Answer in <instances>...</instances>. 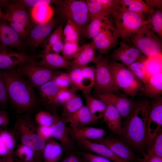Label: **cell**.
Instances as JSON below:
<instances>
[{
  "label": "cell",
  "mask_w": 162,
  "mask_h": 162,
  "mask_svg": "<svg viewBox=\"0 0 162 162\" xmlns=\"http://www.w3.org/2000/svg\"><path fill=\"white\" fill-rule=\"evenodd\" d=\"M28 8L32 18L35 23L45 22L52 18L53 10L50 5Z\"/></svg>",
  "instance_id": "d6a6232c"
},
{
  "label": "cell",
  "mask_w": 162,
  "mask_h": 162,
  "mask_svg": "<svg viewBox=\"0 0 162 162\" xmlns=\"http://www.w3.org/2000/svg\"><path fill=\"white\" fill-rule=\"evenodd\" d=\"M38 125L29 114H16L12 132L20 144L31 148L34 153L35 162H42V153L46 140L38 134Z\"/></svg>",
  "instance_id": "3957f363"
},
{
  "label": "cell",
  "mask_w": 162,
  "mask_h": 162,
  "mask_svg": "<svg viewBox=\"0 0 162 162\" xmlns=\"http://www.w3.org/2000/svg\"><path fill=\"white\" fill-rule=\"evenodd\" d=\"M18 1L28 8L50 5H57L60 0H18Z\"/></svg>",
  "instance_id": "7dc6e473"
},
{
  "label": "cell",
  "mask_w": 162,
  "mask_h": 162,
  "mask_svg": "<svg viewBox=\"0 0 162 162\" xmlns=\"http://www.w3.org/2000/svg\"><path fill=\"white\" fill-rule=\"evenodd\" d=\"M0 44L6 47L15 49L26 53L25 45L17 32L5 19L0 20Z\"/></svg>",
  "instance_id": "ac0fdd59"
},
{
  "label": "cell",
  "mask_w": 162,
  "mask_h": 162,
  "mask_svg": "<svg viewBox=\"0 0 162 162\" xmlns=\"http://www.w3.org/2000/svg\"><path fill=\"white\" fill-rule=\"evenodd\" d=\"M142 92L146 96L153 99L161 96L162 94V72L156 73L144 84Z\"/></svg>",
  "instance_id": "f546056e"
},
{
  "label": "cell",
  "mask_w": 162,
  "mask_h": 162,
  "mask_svg": "<svg viewBox=\"0 0 162 162\" xmlns=\"http://www.w3.org/2000/svg\"><path fill=\"white\" fill-rule=\"evenodd\" d=\"M0 108H1L0 105Z\"/></svg>",
  "instance_id": "03108f58"
},
{
  "label": "cell",
  "mask_w": 162,
  "mask_h": 162,
  "mask_svg": "<svg viewBox=\"0 0 162 162\" xmlns=\"http://www.w3.org/2000/svg\"><path fill=\"white\" fill-rule=\"evenodd\" d=\"M153 99L150 103L147 119L146 148L162 132V98L160 96Z\"/></svg>",
  "instance_id": "4fadbf2b"
},
{
  "label": "cell",
  "mask_w": 162,
  "mask_h": 162,
  "mask_svg": "<svg viewBox=\"0 0 162 162\" xmlns=\"http://www.w3.org/2000/svg\"><path fill=\"white\" fill-rule=\"evenodd\" d=\"M77 91L72 86L71 88L60 89L56 98L55 103L56 107L59 106H63L76 94Z\"/></svg>",
  "instance_id": "f6af8a7d"
},
{
  "label": "cell",
  "mask_w": 162,
  "mask_h": 162,
  "mask_svg": "<svg viewBox=\"0 0 162 162\" xmlns=\"http://www.w3.org/2000/svg\"><path fill=\"white\" fill-rule=\"evenodd\" d=\"M5 47H4L3 46H2V45H1L0 44V48H5Z\"/></svg>",
  "instance_id": "6125c7cd"
},
{
  "label": "cell",
  "mask_w": 162,
  "mask_h": 162,
  "mask_svg": "<svg viewBox=\"0 0 162 162\" xmlns=\"http://www.w3.org/2000/svg\"><path fill=\"white\" fill-rule=\"evenodd\" d=\"M16 139L11 132L2 130L0 133V156L2 157L13 154Z\"/></svg>",
  "instance_id": "1f68e13d"
},
{
  "label": "cell",
  "mask_w": 162,
  "mask_h": 162,
  "mask_svg": "<svg viewBox=\"0 0 162 162\" xmlns=\"http://www.w3.org/2000/svg\"><path fill=\"white\" fill-rule=\"evenodd\" d=\"M118 38L114 24L111 21L92 39L91 43L95 50L103 56L115 47Z\"/></svg>",
  "instance_id": "2e32d148"
},
{
  "label": "cell",
  "mask_w": 162,
  "mask_h": 162,
  "mask_svg": "<svg viewBox=\"0 0 162 162\" xmlns=\"http://www.w3.org/2000/svg\"><path fill=\"white\" fill-rule=\"evenodd\" d=\"M111 22L109 17L100 14L93 15L91 16L90 22L82 36L87 38L92 39Z\"/></svg>",
  "instance_id": "4316f807"
},
{
  "label": "cell",
  "mask_w": 162,
  "mask_h": 162,
  "mask_svg": "<svg viewBox=\"0 0 162 162\" xmlns=\"http://www.w3.org/2000/svg\"><path fill=\"white\" fill-rule=\"evenodd\" d=\"M41 59L38 63L39 65L52 70L65 69L68 70L71 68L72 62L65 58L59 54L49 52L41 53L37 55V58Z\"/></svg>",
  "instance_id": "603a6c76"
},
{
  "label": "cell",
  "mask_w": 162,
  "mask_h": 162,
  "mask_svg": "<svg viewBox=\"0 0 162 162\" xmlns=\"http://www.w3.org/2000/svg\"><path fill=\"white\" fill-rule=\"evenodd\" d=\"M63 148L60 143L51 138L46 141L42 153L43 162H58L62 157Z\"/></svg>",
  "instance_id": "83f0119b"
},
{
  "label": "cell",
  "mask_w": 162,
  "mask_h": 162,
  "mask_svg": "<svg viewBox=\"0 0 162 162\" xmlns=\"http://www.w3.org/2000/svg\"><path fill=\"white\" fill-rule=\"evenodd\" d=\"M1 8L0 7V20L4 19V14L2 11Z\"/></svg>",
  "instance_id": "91938a15"
},
{
  "label": "cell",
  "mask_w": 162,
  "mask_h": 162,
  "mask_svg": "<svg viewBox=\"0 0 162 162\" xmlns=\"http://www.w3.org/2000/svg\"><path fill=\"white\" fill-rule=\"evenodd\" d=\"M90 140L106 146L117 156L127 161L140 162L142 160L124 141L117 136H109Z\"/></svg>",
  "instance_id": "9a60e30c"
},
{
  "label": "cell",
  "mask_w": 162,
  "mask_h": 162,
  "mask_svg": "<svg viewBox=\"0 0 162 162\" xmlns=\"http://www.w3.org/2000/svg\"><path fill=\"white\" fill-rule=\"evenodd\" d=\"M119 4L126 10L137 13H147L149 14L154 10L150 9L142 0H119Z\"/></svg>",
  "instance_id": "e575fe53"
},
{
  "label": "cell",
  "mask_w": 162,
  "mask_h": 162,
  "mask_svg": "<svg viewBox=\"0 0 162 162\" xmlns=\"http://www.w3.org/2000/svg\"><path fill=\"white\" fill-rule=\"evenodd\" d=\"M0 162H1V159L0 158Z\"/></svg>",
  "instance_id": "be15d7a7"
},
{
  "label": "cell",
  "mask_w": 162,
  "mask_h": 162,
  "mask_svg": "<svg viewBox=\"0 0 162 162\" xmlns=\"http://www.w3.org/2000/svg\"><path fill=\"white\" fill-rule=\"evenodd\" d=\"M5 82L8 97L16 114H31L38 109L39 101L34 86L26 79L20 75L14 68L0 70Z\"/></svg>",
  "instance_id": "6da1fadb"
},
{
  "label": "cell",
  "mask_w": 162,
  "mask_h": 162,
  "mask_svg": "<svg viewBox=\"0 0 162 162\" xmlns=\"http://www.w3.org/2000/svg\"><path fill=\"white\" fill-rule=\"evenodd\" d=\"M2 130H0V133L1 132V131Z\"/></svg>",
  "instance_id": "e7e4bbea"
},
{
  "label": "cell",
  "mask_w": 162,
  "mask_h": 162,
  "mask_svg": "<svg viewBox=\"0 0 162 162\" xmlns=\"http://www.w3.org/2000/svg\"><path fill=\"white\" fill-rule=\"evenodd\" d=\"M61 162H82L78 156L71 154L66 157Z\"/></svg>",
  "instance_id": "9f6ffc18"
},
{
  "label": "cell",
  "mask_w": 162,
  "mask_h": 162,
  "mask_svg": "<svg viewBox=\"0 0 162 162\" xmlns=\"http://www.w3.org/2000/svg\"><path fill=\"white\" fill-rule=\"evenodd\" d=\"M63 28L62 38L63 42H79L82 34L79 28L73 22L67 20Z\"/></svg>",
  "instance_id": "d590c367"
},
{
  "label": "cell",
  "mask_w": 162,
  "mask_h": 162,
  "mask_svg": "<svg viewBox=\"0 0 162 162\" xmlns=\"http://www.w3.org/2000/svg\"><path fill=\"white\" fill-rule=\"evenodd\" d=\"M64 43L61 52L62 56L71 61L74 58L79 51L81 46L78 42H66Z\"/></svg>",
  "instance_id": "ee69618b"
},
{
  "label": "cell",
  "mask_w": 162,
  "mask_h": 162,
  "mask_svg": "<svg viewBox=\"0 0 162 162\" xmlns=\"http://www.w3.org/2000/svg\"><path fill=\"white\" fill-rule=\"evenodd\" d=\"M36 58L18 65L14 68L17 73L37 88L54 79L60 72L38 64Z\"/></svg>",
  "instance_id": "ba28073f"
},
{
  "label": "cell",
  "mask_w": 162,
  "mask_h": 162,
  "mask_svg": "<svg viewBox=\"0 0 162 162\" xmlns=\"http://www.w3.org/2000/svg\"><path fill=\"white\" fill-rule=\"evenodd\" d=\"M52 113L54 115L55 119L53 123L50 127L51 138L58 140L63 148L66 150H72L74 143L70 129L66 126L64 119L59 116L56 111Z\"/></svg>",
  "instance_id": "e0dca14e"
},
{
  "label": "cell",
  "mask_w": 162,
  "mask_h": 162,
  "mask_svg": "<svg viewBox=\"0 0 162 162\" xmlns=\"http://www.w3.org/2000/svg\"><path fill=\"white\" fill-rule=\"evenodd\" d=\"M108 64L114 83L120 91L133 97L142 91L143 84L126 66L111 60Z\"/></svg>",
  "instance_id": "5b68a950"
},
{
  "label": "cell",
  "mask_w": 162,
  "mask_h": 162,
  "mask_svg": "<svg viewBox=\"0 0 162 162\" xmlns=\"http://www.w3.org/2000/svg\"><path fill=\"white\" fill-rule=\"evenodd\" d=\"M113 17L117 36L118 38L123 39L130 38L148 25L143 14L131 12L120 5L115 12Z\"/></svg>",
  "instance_id": "52a82bcc"
},
{
  "label": "cell",
  "mask_w": 162,
  "mask_h": 162,
  "mask_svg": "<svg viewBox=\"0 0 162 162\" xmlns=\"http://www.w3.org/2000/svg\"><path fill=\"white\" fill-rule=\"evenodd\" d=\"M150 104L147 100L138 102L131 113L122 122L120 138L143 156L145 154L147 122Z\"/></svg>",
  "instance_id": "7a4b0ae2"
},
{
  "label": "cell",
  "mask_w": 162,
  "mask_h": 162,
  "mask_svg": "<svg viewBox=\"0 0 162 162\" xmlns=\"http://www.w3.org/2000/svg\"><path fill=\"white\" fill-rule=\"evenodd\" d=\"M146 72L150 77L154 74L162 72V54L147 58L145 64Z\"/></svg>",
  "instance_id": "b9f144b4"
},
{
  "label": "cell",
  "mask_w": 162,
  "mask_h": 162,
  "mask_svg": "<svg viewBox=\"0 0 162 162\" xmlns=\"http://www.w3.org/2000/svg\"><path fill=\"white\" fill-rule=\"evenodd\" d=\"M37 58V55L0 48V70H11L16 66Z\"/></svg>",
  "instance_id": "ffe728a7"
},
{
  "label": "cell",
  "mask_w": 162,
  "mask_h": 162,
  "mask_svg": "<svg viewBox=\"0 0 162 162\" xmlns=\"http://www.w3.org/2000/svg\"><path fill=\"white\" fill-rule=\"evenodd\" d=\"M72 86L77 90L89 93L95 83V67L88 65L71 68L68 72Z\"/></svg>",
  "instance_id": "7c38bea8"
},
{
  "label": "cell",
  "mask_w": 162,
  "mask_h": 162,
  "mask_svg": "<svg viewBox=\"0 0 162 162\" xmlns=\"http://www.w3.org/2000/svg\"><path fill=\"white\" fill-rule=\"evenodd\" d=\"M64 24L62 22L51 33L41 46L44 48L41 53L49 52L52 46L57 41L62 38Z\"/></svg>",
  "instance_id": "60d3db41"
},
{
  "label": "cell",
  "mask_w": 162,
  "mask_h": 162,
  "mask_svg": "<svg viewBox=\"0 0 162 162\" xmlns=\"http://www.w3.org/2000/svg\"><path fill=\"white\" fill-rule=\"evenodd\" d=\"M56 6L58 15L62 20L72 22L79 28L83 35L91 20L86 0H60Z\"/></svg>",
  "instance_id": "8992f818"
},
{
  "label": "cell",
  "mask_w": 162,
  "mask_h": 162,
  "mask_svg": "<svg viewBox=\"0 0 162 162\" xmlns=\"http://www.w3.org/2000/svg\"><path fill=\"white\" fill-rule=\"evenodd\" d=\"M148 25L131 37L134 47L147 58L162 54V43Z\"/></svg>",
  "instance_id": "9c48e42d"
},
{
  "label": "cell",
  "mask_w": 162,
  "mask_h": 162,
  "mask_svg": "<svg viewBox=\"0 0 162 162\" xmlns=\"http://www.w3.org/2000/svg\"><path fill=\"white\" fill-rule=\"evenodd\" d=\"M86 102V106L93 117L97 121L103 117L106 106L103 101L92 95L89 93L83 92Z\"/></svg>",
  "instance_id": "4dcf8cb0"
},
{
  "label": "cell",
  "mask_w": 162,
  "mask_h": 162,
  "mask_svg": "<svg viewBox=\"0 0 162 162\" xmlns=\"http://www.w3.org/2000/svg\"><path fill=\"white\" fill-rule=\"evenodd\" d=\"M73 138L78 137L90 140H95L103 137L107 134L106 131L102 128L85 126L70 129Z\"/></svg>",
  "instance_id": "f1b7e54d"
},
{
  "label": "cell",
  "mask_w": 162,
  "mask_h": 162,
  "mask_svg": "<svg viewBox=\"0 0 162 162\" xmlns=\"http://www.w3.org/2000/svg\"><path fill=\"white\" fill-rule=\"evenodd\" d=\"M63 20L59 15L48 21L41 23H35L28 34L24 43L32 50H35L41 45L51 33Z\"/></svg>",
  "instance_id": "8fae6325"
},
{
  "label": "cell",
  "mask_w": 162,
  "mask_h": 162,
  "mask_svg": "<svg viewBox=\"0 0 162 162\" xmlns=\"http://www.w3.org/2000/svg\"><path fill=\"white\" fill-rule=\"evenodd\" d=\"M38 88L40 98L39 101L52 112L56 111V98L60 88L54 80H52L49 81Z\"/></svg>",
  "instance_id": "7402d4cb"
},
{
  "label": "cell",
  "mask_w": 162,
  "mask_h": 162,
  "mask_svg": "<svg viewBox=\"0 0 162 162\" xmlns=\"http://www.w3.org/2000/svg\"><path fill=\"white\" fill-rule=\"evenodd\" d=\"M13 155L15 162H24L16 157L14 154H13Z\"/></svg>",
  "instance_id": "94428289"
},
{
  "label": "cell",
  "mask_w": 162,
  "mask_h": 162,
  "mask_svg": "<svg viewBox=\"0 0 162 162\" xmlns=\"http://www.w3.org/2000/svg\"><path fill=\"white\" fill-rule=\"evenodd\" d=\"M147 5L151 9H161L162 8L161 0H146L145 1Z\"/></svg>",
  "instance_id": "11a10c76"
},
{
  "label": "cell",
  "mask_w": 162,
  "mask_h": 162,
  "mask_svg": "<svg viewBox=\"0 0 162 162\" xmlns=\"http://www.w3.org/2000/svg\"><path fill=\"white\" fill-rule=\"evenodd\" d=\"M147 58L138 60L126 66L144 84L147 82L150 77L147 74L145 68Z\"/></svg>",
  "instance_id": "74e56055"
},
{
  "label": "cell",
  "mask_w": 162,
  "mask_h": 162,
  "mask_svg": "<svg viewBox=\"0 0 162 162\" xmlns=\"http://www.w3.org/2000/svg\"><path fill=\"white\" fill-rule=\"evenodd\" d=\"M74 139L84 148L105 158L112 162H129L117 156L103 144L80 138L75 137Z\"/></svg>",
  "instance_id": "44dd1931"
},
{
  "label": "cell",
  "mask_w": 162,
  "mask_h": 162,
  "mask_svg": "<svg viewBox=\"0 0 162 162\" xmlns=\"http://www.w3.org/2000/svg\"><path fill=\"white\" fill-rule=\"evenodd\" d=\"M95 51L94 47L91 43L82 45L72 61V65L71 68L86 66L90 62L94 63L97 58Z\"/></svg>",
  "instance_id": "484cf974"
},
{
  "label": "cell",
  "mask_w": 162,
  "mask_h": 162,
  "mask_svg": "<svg viewBox=\"0 0 162 162\" xmlns=\"http://www.w3.org/2000/svg\"><path fill=\"white\" fill-rule=\"evenodd\" d=\"M108 59L100 55L97 56L95 64L94 94L107 92L122 93L115 85L108 64Z\"/></svg>",
  "instance_id": "30bf717a"
},
{
  "label": "cell",
  "mask_w": 162,
  "mask_h": 162,
  "mask_svg": "<svg viewBox=\"0 0 162 162\" xmlns=\"http://www.w3.org/2000/svg\"><path fill=\"white\" fill-rule=\"evenodd\" d=\"M80 153L86 162H112L105 158L89 152H83Z\"/></svg>",
  "instance_id": "f907efd6"
},
{
  "label": "cell",
  "mask_w": 162,
  "mask_h": 162,
  "mask_svg": "<svg viewBox=\"0 0 162 162\" xmlns=\"http://www.w3.org/2000/svg\"><path fill=\"white\" fill-rule=\"evenodd\" d=\"M13 154H9L5 156L2 157L0 158L1 162H15Z\"/></svg>",
  "instance_id": "680465c9"
},
{
  "label": "cell",
  "mask_w": 162,
  "mask_h": 162,
  "mask_svg": "<svg viewBox=\"0 0 162 162\" xmlns=\"http://www.w3.org/2000/svg\"><path fill=\"white\" fill-rule=\"evenodd\" d=\"M8 100L6 86L0 73V105L2 109H5Z\"/></svg>",
  "instance_id": "681fc988"
},
{
  "label": "cell",
  "mask_w": 162,
  "mask_h": 162,
  "mask_svg": "<svg viewBox=\"0 0 162 162\" xmlns=\"http://www.w3.org/2000/svg\"><path fill=\"white\" fill-rule=\"evenodd\" d=\"M9 116L8 114L4 109L0 110V130H3L8 125Z\"/></svg>",
  "instance_id": "816d5d0a"
},
{
  "label": "cell",
  "mask_w": 162,
  "mask_h": 162,
  "mask_svg": "<svg viewBox=\"0 0 162 162\" xmlns=\"http://www.w3.org/2000/svg\"><path fill=\"white\" fill-rule=\"evenodd\" d=\"M147 21L152 30L160 38L162 36V12L161 9L154 10Z\"/></svg>",
  "instance_id": "ab89813d"
},
{
  "label": "cell",
  "mask_w": 162,
  "mask_h": 162,
  "mask_svg": "<svg viewBox=\"0 0 162 162\" xmlns=\"http://www.w3.org/2000/svg\"><path fill=\"white\" fill-rule=\"evenodd\" d=\"M140 162H162V158L153 156L146 159H142Z\"/></svg>",
  "instance_id": "6f0895ef"
},
{
  "label": "cell",
  "mask_w": 162,
  "mask_h": 162,
  "mask_svg": "<svg viewBox=\"0 0 162 162\" xmlns=\"http://www.w3.org/2000/svg\"><path fill=\"white\" fill-rule=\"evenodd\" d=\"M106 105L103 117L104 121L108 128L120 138L122 122L121 115L113 105Z\"/></svg>",
  "instance_id": "d4e9b609"
},
{
  "label": "cell",
  "mask_w": 162,
  "mask_h": 162,
  "mask_svg": "<svg viewBox=\"0 0 162 162\" xmlns=\"http://www.w3.org/2000/svg\"><path fill=\"white\" fill-rule=\"evenodd\" d=\"M0 7L5 10L4 19L17 32L24 42L35 23L29 8L18 0H0Z\"/></svg>",
  "instance_id": "277c9868"
},
{
  "label": "cell",
  "mask_w": 162,
  "mask_h": 162,
  "mask_svg": "<svg viewBox=\"0 0 162 162\" xmlns=\"http://www.w3.org/2000/svg\"><path fill=\"white\" fill-rule=\"evenodd\" d=\"M64 119L66 123L70 124L72 128L94 124L97 122L93 117L86 106L84 105L73 114Z\"/></svg>",
  "instance_id": "cb8c5ba5"
},
{
  "label": "cell",
  "mask_w": 162,
  "mask_h": 162,
  "mask_svg": "<svg viewBox=\"0 0 162 162\" xmlns=\"http://www.w3.org/2000/svg\"><path fill=\"white\" fill-rule=\"evenodd\" d=\"M63 44L62 38H60L52 46L49 52L59 54L61 52Z\"/></svg>",
  "instance_id": "db71d44e"
},
{
  "label": "cell",
  "mask_w": 162,
  "mask_h": 162,
  "mask_svg": "<svg viewBox=\"0 0 162 162\" xmlns=\"http://www.w3.org/2000/svg\"><path fill=\"white\" fill-rule=\"evenodd\" d=\"M146 147V152L143 159L153 156L162 158V132L156 136Z\"/></svg>",
  "instance_id": "f35d334b"
},
{
  "label": "cell",
  "mask_w": 162,
  "mask_h": 162,
  "mask_svg": "<svg viewBox=\"0 0 162 162\" xmlns=\"http://www.w3.org/2000/svg\"><path fill=\"white\" fill-rule=\"evenodd\" d=\"M37 131L40 136L46 141L51 138L49 127L38 125Z\"/></svg>",
  "instance_id": "f5cc1de1"
},
{
  "label": "cell",
  "mask_w": 162,
  "mask_h": 162,
  "mask_svg": "<svg viewBox=\"0 0 162 162\" xmlns=\"http://www.w3.org/2000/svg\"><path fill=\"white\" fill-rule=\"evenodd\" d=\"M94 97L104 102L106 104L114 106L124 119L132 112L138 102L128 98L122 93L107 92L94 94Z\"/></svg>",
  "instance_id": "5bb4252c"
},
{
  "label": "cell",
  "mask_w": 162,
  "mask_h": 162,
  "mask_svg": "<svg viewBox=\"0 0 162 162\" xmlns=\"http://www.w3.org/2000/svg\"><path fill=\"white\" fill-rule=\"evenodd\" d=\"M55 119L53 114L46 111H40L37 112L34 119L38 125L49 127L53 123Z\"/></svg>",
  "instance_id": "bcb514c9"
},
{
  "label": "cell",
  "mask_w": 162,
  "mask_h": 162,
  "mask_svg": "<svg viewBox=\"0 0 162 162\" xmlns=\"http://www.w3.org/2000/svg\"><path fill=\"white\" fill-rule=\"evenodd\" d=\"M84 105L82 98L76 94L62 106V117L65 118L75 113Z\"/></svg>",
  "instance_id": "8d00e7d4"
},
{
  "label": "cell",
  "mask_w": 162,
  "mask_h": 162,
  "mask_svg": "<svg viewBox=\"0 0 162 162\" xmlns=\"http://www.w3.org/2000/svg\"><path fill=\"white\" fill-rule=\"evenodd\" d=\"M146 57L137 48L130 46L123 42L114 49L109 58L116 62H121L126 66Z\"/></svg>",
  "instance_id": "d6986e66"
},
{
  "label": "cell",
  "mask_w": 162,
  "mask_h": 162,
  "mask_svg": "<svg viewBox=\"0 0 162 162\" xmlns=\"http://www.w3.org/2000/svg\"><path fill=\"white\" fill-rule=\"evenodd\" d=\"M86 1L90 16L95 14H100L108 17L114 15L113 10L102 0H87Z\"/></svg>",
  "instance_id": "836d02e7"
},
{
  "label": "cell",
  "mask_w": 162,
  "mask_h": 162,
  "mask_svg": "<svg viewBox=\"0 0 162 162\" xmlns=\"http://www.w3.org/2000/svg\"><path fill=\"white\" fill-rule=\"evenodd\" d=\"M60 89L68 88L72 86L71 80L68 73L61 72L53 79Z\"/></svg>",
  "instance_id": "c3c4849f"
},
{
  "label": "cell",
  "mask_w": 162,
  "mask_h": 162,
  "mask_svg": "<svg viewBox=\"0 0 162 162\" xmlns=\"http://www.w3.org/2000/svg\"><path fill=\"white\" fill-rule=\"evenodd\" d=\"M14 155L24 162H35L34 153L29 147L20 143L17 146Z\"/></svg>",
  "instance_id": "7bdbcfd3"
}]
</instances>
